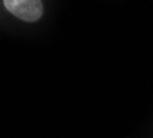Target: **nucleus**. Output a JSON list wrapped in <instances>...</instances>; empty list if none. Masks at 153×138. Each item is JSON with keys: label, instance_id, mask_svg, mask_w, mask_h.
Masks as SVG:
<instances>
[{"label": "nucleus", "instance_id": "obj_1", "mask_svg": "<svg viewBox=\"0 0 153 138\" xmlns=\"http://www.w3.org/2000/svg\"><path fill=\"white\" fill-rule=\"evenodd\" d=\"M4 7L25 22H35L43 15L42 0H3Z\"/></svg>", "mask_w": 153, "mask_h": 138}]
</instances>
